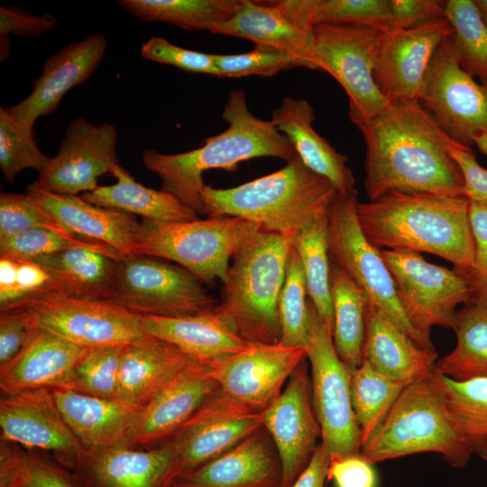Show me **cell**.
<instances>
[{
    "mask_svg": "<svg viewBox=\"0 0 487 487\" xmlns=\"http://www.w3.org/2000/svg\"><path fill=\"white\" fill-rule=\"evenodd\" d=\"M364 138V188L370 201L388 191L464 197L453 141L419 102L396 100L359 129Z\"/></svg>",
    "mask_w": 487,
    "mask_h": 487,
    "instance_id": "obj_1",
    "label": "cell"
},
{
    "mask_svg": "<svg viewBox=\"0 0 487 487\" xmlns=\"http://www.w3.org/2000/svg\"><path fill=\"white\" fill-rule=\"evenodd\" d=\"M356 211L363 233L379 250L428 253L463 273L473 265L470 202L464 197L391 190L358 201Z\"/></svg>",
    "mask_w": 487,
    "mask_h": 487,
    "instance_id": "obj_2",
    "label": "cell"
},
{
    "mask_svg": "<svg viewBox=\"0 0 487 487\" xmlns=\"http://www.w3.org/2000/svg\"><path fill=\"white\" fill-rule=\"evenodd\" d=\"M222 118L227 128L205 139L199 148L175 154L153 149L142 153L146 169L159 176L161 189L198 214L203 212V172L214 169L234 170L240 162L259 157H274L288 162L297 155L288 137L271 120H262L250 111L242 89L229 92Z\"/></svg>",
    "mask_w": 487,
    "mask_h": 487,
    "instance_id": "obj_3",
    "label": "cell"
},
{
    "mask_svg": "<svg viewBox=\"0 0 487 487\" xmlns=\"http://www.w3.org/2000/svg\"><path fill=\"white\" fill-rule=\"evenodd\" d=\"M336 192L329 180L296 155L279 170L237 187L205 185L202 214L239 217L258 225L262 231L292 238L326 216Z\"/></svg>",
    "mask_w": 487,
    "mask_h": 487,
    "instance_id": "obj_4",
    "label": "cell"
},
{
    "mask_svg": "<svg viewBox=\"0 0 487 487\" xmlns=\"http://www.w3.org/2000/svg\"><path fill=\"white\" fill-rule=\"evenodd\" d=\"M290 249L291 238L260 231L231 261L217 308L251 344H280L279 298Z\"/></svg>",
    "mask_w": 487,
    "mask_h": 487,
    "instance_id": "obj_5",
    "label": "cell"
},
{
    "mask_svg": "<svg viewBox=\"0 0 487 487\" xmlns=\"http://www.w3.org/2000/svg\"><path fill=\"white\" fill-rule=\"evenodd\" d=\"M425 452L441 455L455 468L473 455L430 377L403 389L361 455L374 464Z\"/></svg>",
    "mask_w": 487,
    "mask_h": 487,
    "instance_id": "obj_6",
    "label": "cell"
},
{
    "mask_svg": "<svg viewBox=\"0 0 487 487\" xmlns=\"http://www.w3.org/2000/svg\"><path fill=\"white\" fill-rule=\"evenodd\" d=\"M260 231L258 225L234 216L178 223L143 219L136 253L173 262L212 287L226 280L234 254Z\"/></svg>",
    "mask_w": 487,
    "mask_h": 487,
    "instance_id": "obj_7",
    "label": "cell"
},
{
    "mask_svg": "<svg viewBox=\"0 0 487 487\" xmlns=\"http://www.w3.org/2000/svg\"><path fill=\"white\" fill-rule=\"evenodd\" d=\"M357 190L336 192L328 209V246L333 263L363 291L368 305L381 312L419 346L435 351L409 320L381 250L363 233L357 217Z\"/></svg>",
    "mask_w": 487,
    "mask_h": 487,
    "instance_id": "obj_8",
    "label": "cell"
},
{
    "mask_svg": "<svg viewBox=\"0 0 487 487\" xmlns=\"http://www.w3.org/2000/svg\"><path fill=\"white\" fill-rule=\"evenodd\" d=\"M385 34L354 24L318 23L313 28L317 69L342 86L348 96L349 118L359 129L391 103L374 78Z\"/></svg>",
    "mask_w": 487,
    "mask_h": 487,
    "instance_id": "obj_9",
    "label": "cell"
},
{
    "mask_svg": "<svg viewBox=\"0 0 487 487\" xmlns=\"http://www.w3.org/2000/svg\"><path fill=\"white\" fill-rule=\"evenodd\" d=\"M204 285L179 265L133 253L116 261L107 301L141 317H187L217 305Z\"/></svg>",
    "mask_w": 487,
    "mask_h": 487,
    "instance_id": "obj_10",
    "label": "cell"
},
{
    "mask_svg": "<svg viewBox=\"0 0 487 487\" xmlns=\"http://www.w3.org/2000/svg\"><path fill=\"white\" fill-rule=\"evenodd\" d=\"M307 359L311 369V391L322 444L330 460L361 454V431L353 409L351 372L337 355L332 330L322 322L308 299Z\"/></svg>",
    "mask_w": 487,
    "mask_h": 487,
    "instance_id": "obj_11",
    "label": "cell"
},
{
    "mask_svg": "<svg viewBox=\"0 0 487 487\" xmlns=\"http://www.w3.org/2000/svg\"><path fill=\"white\" fill-rule=\"evenodd\" d=\"M381 253L394 280L400 302L415 329L430 342L434 326L454 329L456 308L471 300L466 278L456 270L426 261L416 252Z\"/></svg>",
    "mask_w": 487,
    "mask_h": 487,
    "instance_id": "obj_12",
    "label": "cell"
},
{
    "mask_svg": "<svg viewBox=\"0 0 487 487\" xmlns=\"http://www.w3.org/2000/svg\"><path fill=\"white\" fill-rule=\"evenodd\" d=\"M19 308L32 312L37 327L82 347L128 345L154 338L144 330L142 317L107 300L51 292Z\"/></svg>",
    "mask_w": 487,
    "mask_h": 487,
    "instance_id": "obj_13",
    "label": "cell"
},
{
    "mask_svg": "<svg viewBox=\"0 0 487 487\" xmlns=\"http://www.w3.org/2000/svg\"><path fill=\"white\" fill-rule=\"evenodd\" d=\"M419 103L462 146L471 148L476 135L487 133V86L461 68L451 36L431 60Z\"/></svg>",
    "mask_w": 487,
    "mask_h": 487,
    "instance_id": "obj_14",
    "label": "cell"
},
{
    "mask_svg": "<svg viewBox=\"0 0 487 487\" xmlns=\"http://www.w3.org/2000/svg\"><path fill=\"white\" fill-rule=\"evenodd\" d=\"M117 133L109 123L98 125L84 117L74 119L66 128L56 156L50 158L39 173L37 184L43 189L78 196L95 190L97 179L119 164Z\"/></svg>",
    "mask_w": 487,
    "mask_h": 487,
    "instance_id": "obj_15",
    "label": "cell"
},
{
    "mask_svg": "<svg viewBox=\"0 0 487 487\" xmlns=\"http://www.w3.org/2000/svg\"><path fill=\"white\" fill-rule=\"evenodd\" d=\"M262 426V412L240 405L219 388L165 443L172 447L179 477L220 456Z\"/></svg>",
    "mask_w": 487,
    "mask_h": 487,
    "instance_id": "obj_16",
    "label": "cell"
},
{
    "mask_svg": "<svg viewBox=\"0 0 487 487\" xmlns=\"http://www.w3.org/2000/svg\"><path fill=\"white\" fill-rule=\"evenodd\" d=\"M0 428V438L27 450L52 452L69 470L87 450L66 422L51 389L2 395Z\"/></svg>",
    "mask_w": 487,
    "mask_h": 487,
    "instance_id": "obj_17",
    "label": "cell"
},
{
    "mask_svg": "<svg viewBox=\"0 0 487 487\" xmlns=\"http://www.w3.org/2000/svg\"><path fill=\"white\" fill-rule=\"evenodd\" d=\"M306 358V349L301 347L252 344L207 367L225 396L251 410L263 412Z\"/></svg>",
    "mask_w": 487,
    "mask_h": 487,
    "instance_id": "obj_18",
    "label": "cell"
},
{
    "mask_svg": "<svg viewBox=\"0 0 487 487\" xmlns=\"http://www.w3.org/2000/svg\"><path fill=\"white\" fill-rule=\"evenodd\" d=\"M308 359L289 377L286 388L262 412L282 468L280 487H291L308 465L321 437L311 391Z\"/></svg>",
    "mask_w": 487,
    "mask_h": 487,
    "instance_id": "obj_19",
    "label": "cell"
},
{
    "mask_svg": "<svg viewBox=\"0 0 487 487\" xmlns=\"http://www.w3.org/2000/svg\"><path fill=\"white\" fill-rule=\"evenodd\" d=\"M218 390L208 367L192 363L138 410L124 445L133 448L162 445Z\"/></svg>",
    "mask_w": 487,
    "mask_h": 487,
    "instance_id": "obj_20",
    "label": "cell"
},
{
    "mask_svg": "<svg viewBox=\"0 0 487 487\" xmlns=\"http://www.w3.org/2000/svg\"><path fill=\"white\" fill-rule=\"evenodd\" d=\"M451 34L446 18L386 33L374 70L381 93L390 101L419 102L431 60Z\"/></svg>",
    "mask_w": 487,
    "mask_h": 487,
    "instance_id": "obj_21",
    "label": "cell"
},
{
    "mask_svg": "<svg viewBox=\"0 0 487 487\" xmlns=\"http://www.w3.org/2000/svg\"><path fill=\"white\" fill-rule=\"evenodd\" d=\"M85 487H171L179 477L170 444L87 449L70 470Z\"/></svg>",
    "mask_w": 487,
    "mask_h": 487,
    "instance_id": "obj_22",
    "label": "cell"
},
{
    "mask_svg": "<svg viewBox=\"0 0 487 487\" xmlns=\"http://www.w3.org/2000/svg\"><path fill=\"white\" fill-rule=\"evenodd\" d=\"M106 46V39L98 32L64 46L46 60L31 94L6 111L33 128L39 117L57 110L71 88L90 78L101 63Z\"/></svg>",
    "mask_w": 487,
    "mask_h": 487,
    "instance_id": "obj_23",
    "label": "cell"
},
{
    "mask_svg": "<svg viewBox=\"0 0 487 487\" xmlns=\"http://www.w3.org/2000/svg\"><path fill=\"white\" fill-rule=\"evenodd\" d=\"M281 462L262 426L201 467L179 476L171 487H280Z\"/></svg>",
    "mask_w": 487,
    "mask_h": 487,
    "instance_id": "obj_24",
    "label": "cell"
},
{
    "mask_svg": "<svg viewBox=\"0 0 487 487\" xmlns=\"http://www.w3.org/2000/svg\"><path fill=\"white\" fill-rule=\"evenodd\" d=\"M26 193L68 233L107 244L123 256L136 253L141 223L128 213L93 205L81 197L56 194L37 182Z\"/></svg>",
    "mask_w": 487,
    "mask_h": 487,
    "instance_id": "obj_25",
    "label": "cell"
},
{
    "mask_svg": "<svg viewBox=\"0 0 487 487\" xmlns=\"http://www.w3.org/2000/svg\"><path fill=\"white\" fill-rule=\"evenodd\" d=\"M87 349L37 327L24 348L0 367L2 395L35 389L73 390L74 370Z\"/></svg>",
    "mask_w": 487,
    "mask_h": 487,
    "instance_id": "obj_26",
    "label": "cell"
},
{
    "mask_svg": "<svg viewBox=\"0 0 487 487\" xmlns=\"http://www.w3.org/2000/svg\"><path fill=\"white\" fill-rule=\"evenodd\" d=\"M142 325L150 335L176 346L207 366L252 345L238 335L217 305L187 317H142Z\"/></svg>",
    "mask_w": 487,
    "mask_h": 487,
    "instance_id": "obj_27",
    "label": "cell"
},
{
    "mask_svg": "<svg viewBox=\"0 0 487 487\" xmlns=\"http://www.w3.org/2000/svg\"><path fill=\"white\" fill-rule=\"evenodd\" d=\"M210 32L249 40L254 45L289 53L303 61L308 69H317L313 29L293 22L277 1L242 0L236 13Z\"/></svg>",
    "mask_w": 487,
    "mask_h": 487,
    "instance_id": "obj_28",
    "label": "cell"
},
{
    "mask_svg": "<svg viewBox=\"0 0 487 487\" xmlns=\"http://www.w3.org/2000/svg\"><path fill=\"white\" fill-rule=\"evenodd\" d=\"M363 360L382 375L408 386L430 377L436 371L437 354L419 346L381 312L368 305Z\"/></svg>",
    "mask_w": 487,
    "mask_h": 487,
    "instance_id": "obj_29",
    "label": "cell"
},
{
    "mask_svg": "<svg viewBox=\"0 0 487 487\" xmlns=\"http://www.w3.org/2000/svg\"><path fill=\"white\" fill-rule=\"evenodd\" d=\"M315 119L308 101L290 96L285 97L271 116V122L288 137L296 154L308 169L329 180L339 193L355 190L347 157L316 132Z\"/></svg>",
    "mask_w": 487,
    "mask_h": 487,
    "instance_id": "obj_30",
    "label": "cell"
},
{
    "mask_svg": "<svg viewBox=\"0 0 487 487\" xmlns=\"http://www.w3.org/2000/svg\"><path fill=\"white\" fill-rule=\"evenodd\" d=\"M194 362L176 346L155 337L125 345L119 365L116 400L140 409Z\"/></svg>",
    "mask_w": 487,
    "mask_h": 487,
    "instance_id": "obj_31",
    "label": "cell"
},
{
    "mask_svg": "<svg viewBox=\"0 0 487 487\" xmlns=\"http://www.w3.org/2000/svg\"><path fill=\"white\" fill-rule=\"evenodd\" d=\"M52 391L66 422L86 449L124 444L141 409L70 389Z\"/></svg>",
    "mask_w": 487,
    "mask_h": 487,
    "instance_id": "obj_32",
    "label": "cell"
},
{
    "mask_svg": "<svg viewBox=\"0 0 487 487\" xmlns=\"http://www.w3.org/2000/svg\"><path fill=\"white\" fill-rule=\"evenodd\" d=\"M111 174L116 179L115 184L98 186L81 198L93 205L139 215L154 222L178 223L198 219V213L175 196L137 182L120 164L113 169Z\"/></svg>",
    "mask_w": 487,
    "mask_h": 487,
    "instance_id": "obj_33",
    "label": "cell"
},
{
    "mask_svg": "<svg viewBox=\"0 0 487 487\" xmlns=\"http://www.w3.org/2000/svg\"><path fill=\"white\" fill-rule=\"evenodd\" d=\"M32 261L50 272L59 293L78 299L107 300L118 260L96 251L75 248Z\"/></svg>",
    "mask_w": 487,
    "mask_h": 487,
    "instance_id": "obj_34",
    "label": "cell"
},
{
    "mask_svg": "<svg viewBox=\"0 0 487 487\" xmlns=\"http://www.w3.org/2000/svg\"><path fill=\"white\" fill-rule=\"evenodd\" d=\"M331 295L334 346L339 358L352 372L363 362L368 301L363 291L349 275L334 263L331 265Z\"/></svg>",
    "mask_w": 487,
    "mask_h": 487,
    "instance_id": "obj_35",
    "label": "cell"
},
{
    "mask_svg": "<svg viewBox=\"0 0 487 487\" xmlns=\"http://www.w3.org/2000/svg\"><path fill=\"white\" fill-rule=\"evenodd\" d=\"M430 378L473 455L487 461V379L458 381L436 370Z\"/></svg>",
    "mask_w": 487,
    "mask_h": 487,
    "instance_id": "obj_36",
    "label": "cell"
},
{
    "mask_svg": "<svg viewBox=\"0 0 487 487\" xmlns=\"http://www.w3.org/2000/svg\"><path fill=\"white\" fill-rule=\"evenodd\" d=\"M285 14L298 24H354L391 31V0H280Z\"/></svg>",
    "mask_w": 487,
    "mask_h": 487,
    "instance_id": "obj_37",
    "label": "cell"
},
{
    "mask_svg": "<svg viewBox=\"0 0 487 487\" xmlns=\"http://www.w3.org/2000/svg\"><path fill=\"white\" fill-rule=\"evenodd\" d=\"M242 0H119L117 4L143 22H162L186 30L210 31L229 20Z\"/></svg>",
    "mask_w": 487,
    "mask_h": 487,
    "instance_id": "obj_38",
    "label": "cell"
},
{
    "mask_svg": "<svg viewBox=\"0 0 487 487\" xmlns=\"http://www.w3.org/2000/svg\"><path fill=\"white\" fill-rule=\"evenodd\" d=\"M456 345L436 361L437 372L463 381L487 379V309L468 303L457 311L455 327Z\"/></svg>",
    "mask_w": 487,
    "mask_h": 487,
    "instance_id": "obj_39",
    "label": "cell"
},
{
    "mask_svg": "<svg viewBox=\"0 0 487 487\" xmlns=\"http://www.w3.org/2000/svg\"><path fill=\"white\" fill-rule=\"evenodd\" d=\"M291 245L300 258L309 299L319 318L333 333L334 312L327 215L293 236Z\"/></svg>",
    "mask_w": 487,
    "mask_h": 487,
    "instance_id": "obj_40",
    "label": "cell"
},
{
    "mask_svg": "<svg viewBox=\"0 0 487 487\" xmlns=\"http://www.w3.org/2000/svg\"><path fill=\"white\" fill-rule=\"evenodd\" d=\"M405 387L377 372L365 360L352 372L351 400L362 446L381 426Z\"/></svg>",
    "mask_w": 487,
    "mask_h": 487,
    "instance_id": "obj_41",
    "label": "cell"
},
{
    "mask_svg": "<svg viewBox=\"0 0 487 487\" xmlns=\"http://www.w3.org/2000/svg\"><path fill=\"white\" fill-rule=\"evenodd\" d=\"M444 5L459 65L487 86V25L474 0H448Z\"/></svg>",
    "mask_w": 487,
    "mask_h": 487,
    "instance_id": "obj_42",
    "label": "cell"
},
{
    "mask_svg": "<svg viewBox=\"0 0 487 487\" xmlns=\"http://www.w3.org/2000/svg\"><path fill=\"white\" fill-rule=\"evenodd\" d=\"M308 290L300 258L292 247L289 254L284 283L279 298L281 327L280 344L306 349L308 342Z\"/></svg>",
    "mask_w": 487,
    "mask_h": 487,
    "instance_id": "obj_43",
    "label": "cell"
},
{
    "mask_svg": "<svg viewBox=\"0 0 487 487\" xmlns=\"http://www.w3.org/2000/svg\"><path fill=\"white\" fill-rule=\"evenodd\" d=\"M0 487H85L54 457L18 446L0 475Z\"/></svg>",
    "mask_w": 487,
    "mask_h": 487,
    "instance_id": "obj_44",
    "label": "cell"
},
{
    "mask_svg": "<svg viewBox=\"0 0 487 487\" xmlns=\"http://www.w3.org/2000/svg\"><path fill=\"white\" fill-rule=\"evenodd\" d=\"M75 248L96 251L115 260L123 256L118 251L103 243L47 228H37L0 240V256L23 261H32Z\"/></svg>",
    "mask_w": 487,
    "mask_h": 487,
    "instance_id": "obj_45",
    "label": "cell"
},
{
    "mask_svg": "<svg viewBox=\"0 0 487 487\" xmlns=\"http://www.w3.org/2000/svg\"><path fill=\"white\" fill-rule=\"evenodd\" d=\"M50 157L38 147L33 128L14 118L0 107V168L4 179L12 183L16 175L32 169L39 173Z\"/></svg>",
    "mask_w": 487,
    "mask_h": 487,
    "instance_id": "obj_46",
    "label": "cell"
},
{
    "mask_svg": "<svg viewBox=\"0 0 487 487\" xmlns=\"http://www.w3.org/2000/svg\"><path fill=\"white\" fill-rule=\"evenodd\" d=\"M124 346L88 347L75 367L73 390L116 400L119 365Z\"/></svg>",
    "mask_w": 487,
    "mask_h": 487,
    "instance_id": "obj_47",
    "label": "cell"
},
{
    "mask_svg": "<svg viewBox=\"0 0 487 487\" xmlns=\"http://www.w3.org/2000/svg\"><path fill=\"white\" fill-rule=\"evenodd\" d=\"M214 59L220 78L271 77L287 69H308L303 61L289 53L259 45H254L248 52L214 54Z\"/></svg>",
    "mask_w": 487,
    "mask_h": 487,
    "instance_id": "obj_48",
    "label": "cell"
},
{
    "mask_svg": "<svg viewBox=\"0 0 487 487\" xmlns=\"http://www.w3.org/2000/svg\"><path fill=\"white\" fill-rule=\"evenodd\" d=\"M37 228L68 233L26 192L25 194L1 192L0 240Z\"/></svg>",
    "mask_w": 487,
    "mask_h": 487,
    "instance_id": "obj_49",
    "label": "cell"
},
{
    "mask_svg": "<svg viewBox=\"0 0 487 487\" xmlns=\"http://www.w3.org/2000/svg\"><path fill=\"white\" fill-rule=\"evenodd\" d=\"M141 55L148 60L174 66L185 71L220 78L214 54L188 50L162 37L153 36L147 40L141 47Z\"/></svg>",
    "mask_w": 487,
    "mask_h": 487,
    "instance_id": "obj_50",
    "label": "cell"
},
{
    "mask_svg": "<svg viewBox=\"0 0 487 487\" xmlns=\"http://www.w3.org/2000/svg\"><path fill=\"white\" fill-rule=\"evenodd\" d=\"M470 222L474 240L473 265L469 271L460 273L469 283L470 303L487 309V204L470 202Z\"/></svg>",
    "mask_w": 487,
    "mask_h": 487,
    "instance_id": "obj_51",
    "label": "cell"
},
{
    "mask_svg": "<svg viewBox=\"0 0 487 487\" xmlns=\"http://www.w3.org/2000/svg\"><path fill=\"white\" fill-rule=\"evenodd\" d=\"M16 280L14 289L6 301L0 307L5 311L21 307L30 300L51 292H58V286L50 272L33 261L17 260Z\"/></svg>",
    "mask_w": 487,
    "mask_h": 487,
    "instance_id": "obj_52",
    "label": "cell"
},
{
    "mask_svg": "<svg viewBox=\"0 0 487 487\" xmlns=\"http://www.w3.org/2000/svg\"><path fill=\"white\" fill-rule=\"evenodd\" d=\"M0 367L10 363L37 329L33 315L24 308L0 311Z\"/></svg>",
    "mask_w": 487,
    "mask_h": 487,
    "instance_id": "obj_53",
    "label": "cell"
},
{
    "mask_svg": "<svg viewBox=\"0 0 487 487\" xmlns=\"http://www.w3.org/2000/svg\"><path fill=\"white\" fill-rule=\"evenodd\" d=\"M56 24L55 18L51 14L35 15L19 7H0V36L1 61L10 53L8 35L14 33L20 36H38L47 32Z\"/></svg>",
    "mask_w": 487,
    "mask_h": 487,
    "instance_id": "obj_54",
    "label": "cell"
},
{
    "mask_svg": "<svg viewBox=\"0 0 487 487\" xmlns=\"http://www.w3.org/2000/svg\"><path fill=\"white\" fill-rule=\"evenodd\" d=\"M444 18V1L391 0V32L418 27Z\"/></svg>",
    "mask_w": 487,
    "mask_h": 487,
    "instance_id": "obj_55",
    "label": "cell"
},
{
    "mask_svg": "<svg viewBox=\"0 0 487 487\" xmlns=\"http://www.w3.org/2000/svg\"><path fill=\"white\" fill-rule=\"evenodd\" d=\"M448 152L462 173L463 196L470 202L487 204V170L479 164L472 149L455 142Z\"/></svg>",
    "mask_w": 487,
    "mask_h": 487,
    "instance_id": "obj_56",
    "label": "cell"
},
{
    "mask_svg": "<svg viewBox=\"0 0 487 487\" xmlns=\"http://www.w3.org/2000/svg\"><path fill=\"white\" fill-rule=\"evenodd\" d=\"M372 465L361 454L330 460L327 481H333L336 487H377Z\"/></svg>",
    "mask_w": 487,
    "mask_h": 487,
    "instance_id": "obj_57",
    "label": "cell"
},
{
    "mask_svg": "<svg viewBox=\"0 0 487 487\" xmlns=\"http://www.w3.org/2000/svg\"><path fill=\"white\" fill-rule=\"evenodd\" d=\"M329 464V454L320 443L317 446L308 465L291 487H326Z\"/></svg>",
    "mask_w": 487,
    "mask_h": 487,
    "instance_id": "obj_58",
    "label": "cell"
},
{
    "mask_svg": "<svg viewBox=\"0 0 487 487\" xmlns=\"http://www.w3.org/2000/svg\"><path fill=\"white\" fill-rule=\"evenodd\" d=\"M16 259L0 256V307L8 300L16 280Z\"/></svg>",
    "mask_w": 487,
    "mask_h": 487,
    "instance_id": "obj_59",
    "label": "cell"
},
{
    "mask_svg": "<svg viewBox=\"0 0 487 487\" xmlns=\"http://www.w3.org/2000/svg\"><path fill=\"white\" fill-rule=\"evenodd\" d=\"M473 143L487 156V133H480L473 138Z\"/></svg>",
    "mask_w": 487,
    "mask_h": 487,
    "instance_id": "obj_60",
    "label": "cell"
},
{
    "mask_svg": "<svg viewBox=\"0 0 487 487\" xmlns=\"http://www.w3.org/2000/svg\"><path fill=\"white\" fill-rule=\"evenodd\" d=\"M474 3L479 9L482 20L487 25V0H474Z\"/></svg>",
    "mask_w": 487,
    "mask_h": 487,
    "instance_id": "obj_61",
    "label": "cell"
}]
</instances>
